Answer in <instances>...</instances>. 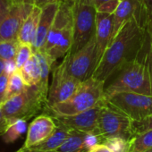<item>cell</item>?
Returning <instances> with one entry per match:
<instances>
[{
  "mask_svg": "<svg viewBox=\"0 0 152 152\" xmlns=\"http://www.w3.org/2000/svg\"><path fill=\"white\" fill-rule=\"evenodd\" d=\"M144 44V28L134 15L125 23L106 49L92 77L107 82L137 58Z\"/></svg>",
  "mask_w": 152,
  "mask_h": 152,
  "instance_id": "cell-1",
  "label": "cell"
},
{
  "mask_svg": "<svg viewBox=\"0 0 152 152\" xmlns=\"http://www.w3.org/2000/svg\"><path fill=\"white\" fill-rule=\"evenodd\" d=\"M73 0H60L53 25L42 50L56 63L71 50L73 42Z\"/></svg>",
  "mask_w": 152,
  "mask_h": 152,
  "instance_id": "cell-2",
  "label": "cell"
},
{
  "mask_svg": "<svg viewBox=\"0 0 152 152\" xmlns=\"http://www.w3.org/2000/svg\"><path fill=\"white\" fill-rule=\"evenodd\" d=\"M105 87L104 98L120 91H131L152 95V81L149 64L135 58L127 63Z\"/></svg>",
  "mask_w": 152,
  "mask_h": 152,
  "instance_id": "cell-3",
  "label": "cell"
},
{
  "mask_svg": "<svg viewBox=\"0 0 152 152\" xmlns=\"http://www.w3.org/2000/svg\"><path fill=\"white\" fill-rule=\"evenodd\" d=\"M105 84L106 82L91 77L80 83L69 99L53 107H45L43 111L51 116L72 115L86 111L104 100Z\"/></svg>",
  "mask_w": 152,
  "mask_h": 152,
  "instance_id": "cell-4",
  "label": "cell"
},
{
  "mask_svg": "<svg viewBox=\"0 0 152 152\" xmlns=\"http://www.w3.org/2000/svg\"><path fill=\"white\" fill-rule=\"evenodd\" d=\"M48 94V91L39 84L27 86L23 92L2 104L3 112L9 123L18 119L28 121L44 110L47 106Z\"/></svg>",
  "mask_w": 152,
  "mask_h": 152,
  "instance_id": "cell-5",
  "label": "cell"
},
{
  "mask_svg": "<svg viewBox=\"0 0 152 152\" xmlns=\"http://www.w3.org/2000/svg\"><path fill=\"white\" fill-rule=\"evenodd\" d=\"M73 42L69 53L82 48L95 34L97 7L94 0H73Z\"/></svg>",
  "mask_w": 152,
  "mask_h": 152,
  "instance_id": "cell-6",
  "label": "cell"
},
{
  "mask_svg": "<svg viewBox=\"0 0 152 152\" xmlns=\"http://www.w3.org/2000/svg\"><path fill=\"white\" fill-rule=\"evenodd\" d=\"M104 99L132 121H140L152 115V95L120 91L105 97Z\"/></svg>",
  "mask_w": 152,
  "mask_h": 152,
  "instance_id": "cell-7",
  "label": "cell"
},
{
  "mask_svg": "<svg viewBox=\"0 0 152 152\" xmlns=\"http://www.w3.org/2000/svg\"><path fill=\"white\" fill-rule=\"evenodd\" d=\"M132 122V119L104 99L99 115V132L104 141L111 138H121L128 141L133 135Z\"/></svg>",
  "mask_w": 152,
  "mask_h": 152,
  "instance_id": "cell-8",
  "label": "cell"
},
{
  "mask_svg": "<svg viewBox=\"0 0 152 152\" xmlns=\"http://www.w3.org/2000/svg\"><path fill=\"white\" fill-rule=\"evenodd\" d=\"M52 72V81L48 89L46 107H53L69 99L82 83L69 72L66 56L58 65L53 68Z\"/></svg>",
  "mask_w": 152,
  "mask_h": 152,
  "instance_id": "cell-9",
  "label": "cell"
},
{
  "mask_svg": "<svg viewBox=\"0 0 152 152\" xmlns=\"http://www.w3.org/2000/svg\"><path fill=\"white\" fill-rule=\"evenodd\" d=\"M66 56L68 59V71L72 75L81 82L92 77L97 68L95 34L82 48L72 54L68 53Z\"/></svg>",
  "mask_w": 152,
  "mask_h": 152,
  "instance_id": "cell-10",
  "label": "cell"
},
{
  "mask_svg": "<svg viewBox=\"0 0 152 152\" xmlns=\"http://www.w3.org/2000/svg\"><path fill=\"white\" fill-rule=\"evenodd\" d=\"M34 7L33 0H14L7 15L0 24V40L18 39L20 30Z\"/></svg>",
  "mask_w": 152,
  "mask_h": 152,
  "instance_id": "cell-11",
  "label": "cell"
},
{
  "mask_svg": "<svg viewBox=\"0 0 152 152\" xmlns=\"http://www.w3.org/2000/svg\"><path fill=\"white\" fill-rule=\"evenodd\" d=\"M103 101L98 104L97 106L78 114L52 117L56 121L61 123L62 124L67 126L70 129H74L80 132L91 133L100 137L99 132V115Z\"/></svg>",
  "mask_w": 152,
  "mask_h": 152,
  "instance_id": "cell-12",
  "label": "cell"
},
{
  "mask_svg": "<svg viewBox=\"0 0 152 152\" xmlns=\"http://www.w3.org/2000/svg\"><path fill=\"white\" fill-rule=\"evenodd\" d=\"M56 123L48 114L43 113L33 119L27 130V136L23 148H31L45 141L55 131Z\"/></svg>",
  "mask_w": 152,
  "mask_h": 152,
  "instance_id": "cell-13",
  "label": "cell"
},
{
  "mask_svg": "<svg viewBox=\"0 0 152 152\" xmlns=\"http://www.w3.org/2000/svg\"><path fill=\"white\" fill-rule=\"evenodd\" d=\"M113 28H114V15L97 12L96 31H95L97 67L111 41Z\"/></svg>",
  "mask_w": 152,
  "mask_h": 152,
  "instance_id": "cell-14",
  "label": "cell"
},
{
  "mask_svg": "<svg viewBox=\"0 0 152 152\" xmlns=\"http://www.w3.org/2000/svg\"><path fill=\"white\" fill-rule=\"evenodd\" d=\"M59 5H60V0L59 1L49 3L41 8L36 36L32 44V48L34 51H40L43 49L48 39V35L50 31L57 10L59 8Z\"/></svg>",
  "mask_w": 152,
  "mask_h": 152,
  "instance_id": "cell-15",
  "label": "cell"
},
{
  "mask_svg": "<svg viewBox=\"0 0 152 152\" xmlns=\"http://www.w3.org/2000/svg\"><path fill=\"white\" fill-rule=\"evenodd\" d=\"M103 140L97 135L80 132L74 129H70L68 137L61 147L57 149L58 152H89L91 147L101 142Z\"/></svg>",
  "mask_w": 152,
  "mask_h": 152,
  "instance_id": "cell-16",
  "label": "cell"
},
{
  "mask_svg": "<svg viewBox=\"0 0 152 152\" xmlns=\"http://www.w3.org/2000/svg\"><path fill=\"white\" fill-rule=\"evenodd\" d=\"M138 0H121L120 1V4L114 14V28L111 41L119 32L121 28L125 24V23L134 15L138 8Z\"/></svg>",
  "mask_w": 152,
  "mask_h": 152,
  "instance_id": "cell-17",
  "label": "cell"
},
{
  "mask_svg": "<svg viewBox=\"0 0 152 152\" xmlns=\"http://www.w3.org/2000/svg\"><path fill=\"white\" fill-rule=\"evenodd\" d=\"M41 13V8L39 7H34L32 9L31 13L29 15L27 19L24 21L19 35H18V41L21 43H26L30 44L32 46L36 32H37V28L39 21V16Z\"/></svg>",
  "mask_w": 152,
  "mask_h": 152,
  "instance_id": "cell-18",
  "label": "cell"
},
{
  "mask_svg": "<svg viewBox=\"0 0 152 152\" xmlns=\"http://www.w3.org/2000/svg\"><path fill=\"white\" fill-rule=\"evenodd\" d=\"M56 127L54 132L45 141L31 148H36L40 150H57L61 147V145L64 142V140L68 137L70 128H68L67 126L62 124L57 121H56Z\"/></svg>",
  "mask_w": 152,
  "mask_h": 152,
  "instance_id": "cell-19",
  "label": "cell"
},
{
  "mask_svg": "<svg viewBox=\"0 0 152 152\" xmlns=\"http://www.w3.org/2000/svg\"><path fill=\"white\" fill-rule=\"evenodd\" d=\"M19 72L27 86H33L39 83L41 79V66L35 52L30 60L19 69Z\"/></svg>",
  "mask_w": 152,
  "mask_h": 152,
  "instance_id": "cell-20",
  "label": "cell"
},
{
  "mask_svg": "<svg viewBox=\"0 0 152 152\" xmlns=\"http://www.w3.org/2000/svg\"><path fill=\"white\" fill-rule=\"evenodd\" d=\"M152 148V129L133 134L127 141L124 152H146Z\"/></svg>",
  "mask_w": 152,
  "mask_h": 152,
  "instance_id": "cell-21",
  "label": "cell"
},
{
  "mask_svg": "<svg viewBox=\"0 0 152 152\" xmlns=\"http://www.w3.org/2000/svg\"><path fill=\"white\" fill-rule=\"evenodd\" d=\"M28 130L27 128V121L23 119H18L14 122H11L2 135L3 140L6 143L15 142L18 138H20L25 132Z\"/></svg>",
  "mask_w": 152,
  "mask_h": 152,
  "instance_id": "cell-22",
  "label": "cell"
},
{
  "mask_svg": "<svg viewBox=\"0 0 152 152\" xmlns=\"http://www.w3.org/2000/svg\"><path fill=\"white\" fill-rule=\"evenodd\" d=\"M26 87H27V85L25 84L19 70L18 69L15 70L9 76L6 101L9 99H11L12 97L23 92Z\"/></svg>",
  "mask_w": 152,
  "mask_h": 152,
  "instance_id": "cell-23",
  "label": "cell"
},
{
  "mask_svg": "<svg viewBox=\"0 0 152 152\" xmlns=\"http://www.w3.org/2000/svg\"><path fill=\"white\" fill-rule=\"evenodd\" d=\"M18 45V39L0 40V58L6 63L15 62Z\"/></svg>",
  "mask_w": 152,
  "mask_h": 152,
  "instance_id": "cell-24",
  "label": "cell"
},
{
  "mask_svg": "<svg viewBox=\"0 0 152 152\" xmlns=\"http://www.w3.org/2000/svg\"><path fill=\"white\" fill-rule=\"evenodd\" d=\"M33 53H34V50H33V48L31 45L19 42L15 59L16 68L18 70L21 69L30 60V58L32 56Z\"/></svg>",
  "mask_w": 152,
  "mask_h": 152,
  "instance_id": "cell-25",
  "label": "cell"
},
{
  "mask_svg": "<svg viewBox=\"0 0 152 152\" xmlns=\"http://www.w3.org/2000/svg\"><path fill=\"white\" fill-rule=\"evenodd\" d=\"M152 129V115L148 117L142 119L140 121H132V134L140 133L148 130Z\"/></svg>",
  "mask_w": 152,
  "mask_h": 152,
  "instance_id": "cell-26",
  "label": "cell"
},
{
  "mask_svg": "<svg viewBox=\"0 0 152 152\" xmlns=\"http://www.w3.org/2000/svg\"><path fill=\"white\" fill-rule=\"evenodd\" d=\"M10 74L11 73L5 69L3 73L0 75V105H1V106L6 101Z\"/></svg>",
  "mask_w": 152,
  "mask_h": 152,
  "instance_id": "cell-27",
  "label": "cell"
},
{
  "mask_svg": "<svg viewBox=\"0 0 152 152\" xmlns=\"http://www.w3.org/2000/svg\"><path fill=\"white\" fill-rule=\"evenodd\" d=\"M103 143L110 147L114 152H124L126 148L127 140L121 138H111L105 140Z\"/></svg>",
  "mask_w": 152,
  "mask_h": 152,
  "instance_id": "cell-28",
  "label": "cell"
},
{
  "mask_svg": "<svg viewBox=\"0 0 152 152\" xmlns=\"http://www.w3.org/2000/svg\"><path fill=\"white\" fill-rule=\"evenodd\" d=\"M120 1L121 0H109V1H107L97 7V12L114 15L120 4Z\"/></svg>",
  "mask_w": 152,
  "mask_h": 152,
  "instance_id": "cell-29",
  "label": "cell"
},
{
  "mask_svg": "<svg viewBox=\"0 0 152 152\" xmlns=\"http://www.w3.org/2000/svg\"><path fill=\"white\" fill-rule=\"evenodd\" d=\"M14 0H0V24L7 15Z\"/></svg>",
  "mask_w": 152,
  "mask_h": 152,
  "instance_id": "cell-30",
  "label": "cell"
},
{
  "mask_svg": "<svg viewBox=\"0 0 152 152\" xmlns=\"http://www.w3.org/2000/svg\"><path fill=\"white\" fill-rule=\"evenodd\" d=\"M9 124H10L9 121L7 120V118L6 117L4 112H3L2 106L0 105V136H2L5 133Z\"/></svg>",
  "mask_w": 152,
  "mask_h": 152,
  "instance_id": "cell-31",
  "label": "cell"
},
{
  "mask_svg": "<svg viewBox=\"0 0 152 152\" xmlns=\"http://www.w3.org/2000/svg\"><path fill=\"white\" fill-rule=\"evenodd\" d=\"M89 152H114L110 147L105 143H98L91 148Z\"/></svg>",
  "mask_w": 152,
  "mask_h": 152,
  "instance_id": "cell-32",
  "label": "cell"
},
{
  "mask_svg": "<svg viewBox=\"0 0 152 152\" xmlns=\"http://www.w3.org/2000/svg\"><path fill=\"white\" fill-rule=\"evenodd\" d=\"M15 152H58L57 150H40V149H36V148H26L22 147L20 149H18Z\"/></svg>",
  "mask_w": 152,
  "mask_h": 152,
  "instance_id": "cell-33",
  "label": "cell"
},
{
  "mask_svg": "<svg viewBox=\"0 0 152 152\" xmlns=\"http://www.w3.org/2000/svg\"><path fill=\"white\" fill-rule=\"evenodd\" d=\"M55 1H59V0H33L34 5L36 7H40V8H42L46 5H48L49 3H52V2H55Z\"/></svg>",
  "mask_w": 152,
  "mask_h": 152,
  "instance_id": "cell-34",
  "label": "cell"
},
{
  "mask_svg": "<svg viewBox=\"0 0 152 152\" xmlns=\"http://www.w3.org/2000/svg\"><path fill=\"white\" fill-rule=\"evenodd\" d=\"M5 68H6V62L0 58V75L3 73V72L5 71Z\"/></svg>",
  "mask_w": 152,
  "mask_h": 152,
  "instance_id": "cell-35",
  "label": "cell"
},
{
  "mask_svg": "<svg viewBox=\"0 0 152 152\" xmlns=\"http://www.w3.org/2000/svg\"><path fill=\"white\" fill-rule=\"evenodd\" d=\"M107 1H109V0H94V2H95V5H96V7H99L101 4L107 2Z\"/></svg>",
  "mask_w": 152,
  "mask_h": 152,
  "instance_id": "cell-36",
  "label": "cell"
},
{
  "mask_svg": "<svg viewBox=\"0 0 152 152\" xmlns=\"http://www.w3.org/2000/svg\"><path fill=\"white\" fill-rule=\"evenodd\" d=\"M146 152H152V148H151L150 149H148V150H147Z\"/></svg>",
  "mask_w": 152,
  "mask_h": 152,
  "instance_id": "cell-37",
  "label": "cell"
},
{
  "mask_svg": "<svg viewBox=\"0 0 152 152\" xmlns=\"http://www.w3.org/2000/svg\"><path fill=\"white\" fill-rule=\"evenodd\" d=\"M151 81H152V69H151Z\"/></svg>",
  "mask_w": 152,
  "mask_h": 152,
  "instance_id": "cell-38",
  "label": "cell"
},
{
  "mask_svg": "<svg viewBox=\"0 0 152 152\" xmlns=\"http://www.w3.org/2000/svg\"><path fill=\"white\" fill-rule=\"evenodd\" d=\"M150 20H152V17H151V19H150Z\"/></svg>",
  "mask_w": 152,
  "mask_h": 152,
  "instance_id": "cell-39",
  "label": "cell"
}]
</instances>
